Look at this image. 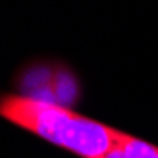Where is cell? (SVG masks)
<instances>
[{
	"instance_id": "cell-1",
	"label": "cell",
	"mask_w": 158,
	"mask_h": 158,
	"mask_svg": "<svg viewBox=\"0 0 158 158\" xmlns=\"http://www.w3.org/2000/svg\"><path fill=\"white\" fill-rule=\"evenodd\" d=\"M0 118L80 158H105L124 137L109 124L27 94L0 95Z\"/></svg>"
},
{
	"instance_id": "cell-2",
	"label": "cell",
	"mask_w": 158,
	"mask_h": 158,
	"mask_svg": "<svg viewBox=\"0 0 158 158\" xmlns=\"http://www.w3.org/2000/svg\"><path fill=\"white\" fill-rule=\"evenodd\" d=\"M105 158H158V147L130 133H124L118 145Z\"/></svg>"
}]
</instances>
